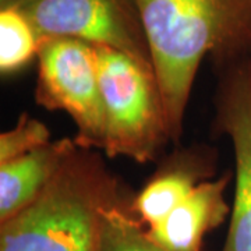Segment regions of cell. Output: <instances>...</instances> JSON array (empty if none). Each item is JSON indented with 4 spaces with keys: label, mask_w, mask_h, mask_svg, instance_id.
<instances>
[{
    "label": "cell",
    "mask_w": 251,
    "mask_h": 251,
    "mask_svg": "<svg viewBox=\"0 0 251 251\" xmlns=\"http://www.w3.org/2000/svg\"><path fill=\"white\" fill-rule=\"evenodd\" d=\"M131 197L98 150L77 147L34 202L0 222V251H99L105 212Z\"/></svg>",
    "instance_id": "7a4b0ae2"
},
{
    "label": "cell",
    "mask_w": 251,
    "mask_h": 251,
    "mask_svg": "<svg viewBox=\"0 0 251 251\" xmlns=\"http://www.w3.org/2000/svg\"><path fill=\"white\" fill-rule=\"evenodd\" d=\"M17 7L44 39L66 36L109 46L152 67L135 0H24Z\"/></svg>",
    "instance_id": "5b68a950"
},
{
    "label": "cell",
    "mask_w": 251,
    "mask_h": 251,
    "mask_svg": "<svg viewBox=\"0 0 251 251\" xmlns=\"http://www.w3.org/2000/svg\"><path fill=\"white\" fill-rule=\"evenodd\" d=\"M99 251H168L150 237L147 227L128 211V204L108 209L103 215Z\"/></svg>",
    "instance_id": "8fae6325"
},
{
    "label": "cell",
    "mask_w": 251,
    "mask_h": 251,
    "mask_svg": "<svg viewBox=\"0 0 251 251\" xmlns=\"http://www.w3.org/2000/svg\"><path fill=\"white\" fill-rule=\"evenodd\" d=\"M214 137L233 148V201L222 251H251V57L212 66Z\"/></svg>",
    "instance_id": "8992f818"
},
{
    "label": "cell",
    "mask_w": 251,
    "mask_h": 251,
    "mask_svg": "<svg viewBox=\"0 0 251 251\" xmlns=\"http://www.w3.org/2000/svg\"><path fill=\"white\" fill-rule=\"evenodd\" d=\"M218 158L216 148L206 144L176 145L131 197L130 214L147 229L159 224L201 183L216 177Z\"/></svg>",
    "instance_id": "52a82bcc"
},
{
    "label": "cell",
    "mask_w": 251,
    "mask_h": 251,
    "mask_svg": "<svg viewBox=\"0 0 251 251\" xmlns=\"http://www.w3.org/2000/svg\"><path fill=\"white\" fill-rule=\"evenodd\" d=\"M77 147L74 138L64 137L0 163V222L34 202Z\"/></svg>",
    "instance_id": "9c48e42d"
},
{
    "label": "cell",
    "mask_w": 251,
    "mask_h": 251,
    "mask_svg": "<svg viewBox=\"0 0 251 251\" xmlns=\"http://www.w3.org/2000/svg\"><path fill=\"white\" fill-rule=\"evenodd\" d=\"M108 158L155 162L172 143L161 87L151 66L109 46L95 45Z\"/></svg>",
    "instance_id": "3957f363"
},
{
    "label": "cell",
    "mask_w": 251,
    "mask_h": 251,
    "mask_svg": "<svg viewBox=\"0 0 251 251\" xmlns=\"http://www.w3.org/2000/svg\"><path fill=\"white\" fill-rule=\"evenodd\" d=\"M42 35L18 7L0 9V72L11 75L38 59Z\"/></svg>",
    "instance_id": "30bf717a"
},
{
    "label": "cell",
    "mask_w": 251,
    "mask_h": 251,
    "mask_svg": "<svg viewBox=\"0 0 251 251\" xmlns=\"http://www.w3.org/2000/svg\"><path fill=\"white\" fill-rule=\"evenodd\" d=\"M50 130L45 123L27 112L21 113L17 123L0 134V163L13 161L49 144Z\"/></svg>",
    "instance_id": "7c38bea8"
},
{
    "label": "cell",
    "mask_w": 251,
    "mask_h": 251,
    "mask_svg": "<svg viewBox=\"0 0 251 251\" xmlns=\"http://www.w3.org/2000/svg\"><path fill=\"white\" fill-rule=\"evenodd\" d=\"M24 0H0V9L6 7H17Z\"/></svg>",
    "instance_id": "4fadbf2b"
},
{
    "label": "cell",
    "mask_w": 251,
    "mask_h": 251,
    "mask_svg": "<svg viewBox=\"0 0 251 251\" xmlns=\"http://www.w3.org/2000/svg\"><path fill=\"white\" fill-rule=\"evenodd\" d=\"M36 60V103L66 112L77 126L78 147L102 151L105 120L95 45L66 36L45 38Z\"/></svg>",
    "instance_id": "277c9868"
},
{
    "label": "cell",
    "mask_w": 251,
    "mask_h": 251,
    "mask_svg": "<svg viewBox=\"0 0 251 251\" xmlns=\"http://www.w3.org/2000/svg\"><path fill=\"white\" fill-rule=\"evenodd\" d=\"M232 181L233 172L225 171L201 183L165 219L147 229L150 237L168 251H202L205 234L230 215L225 194Z\"/></svg>",
    "instance_id": "ba28073f"
},
{
    "label": "cell",
    "mask_w": 251,
    "mask_h": 251,
    "mask_svg": "<svg viewBox=\"0 0 251 251\" xmlns=\"http://www.w3.org/2000/svg\"><path fill=\"white\" fill-rule=\"evenodd\" d=\"M169 120L180 145L205 57L212 66L251 57V0H135Z\"/></svg>",
    "instance_id": "6da1fadb"
}]
</instances>
